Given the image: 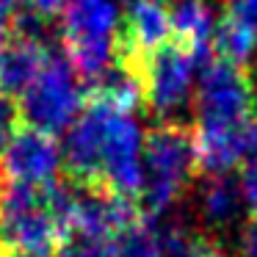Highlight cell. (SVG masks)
<instances>
[{"label":"cell","mask_w":257,"mask_h":257,"mask_svg":"<svg viewBox=\"0 0 257 257\" xmlns=\"http://www.w3.org/2000/svg\"><path fill=\"white\" fill-rule=\"evenodd\" d=\"M141 163H144V188L139 205L150 216H161L180 199L191 177L199 172L194 127L177 122L155 124L141 147Z\"/></svg>","instance_id":"obj_1"},{"label":"cell","mask_w":257,"mask_h":257,"mask_svg":"<svg viewBox=\"0 0 257 257\" xmlns=\"http://www.w3.org/2000/svg\"><path fill=\"white\" fill-rule=\"evenodd\" d=\"M67 229L56 216L47 191L0 183V251L50 257L61 249Z\"/></svg>","instance_id":"obj_2"},{"label":"cell","mask_w":257,"mask_h":257,"mask_svg":"<svg viewBox=\"0 0 257 257\" xmlns=\"http://www.w3.org/2000/svg\"><path fill=\"white\" fill-rule=\"evenodd\" d=\"M80 86L83 83L78 80L67 56H50L39 78L17 102L20 124L45 130L50 136L67 130L86 102V91H80Z\"/></svg>","instance_id":"obj_3"},{"label":"cell","mask_w":257,"mask_h":257,"mask_svg":"<svg viewBox=\"0 0 257 257\" xmlns=\"http://www.w3.org/2000/svg\"><path fill=\"white\" fill-rule=\"evenodd\" d=\"M207 58H210V53L202 56V53L180 45L177 39L163 42L161 47L141 56L133 72L139 75L141 86H144V108L166 119L180 105H185L196 67H205Z\"/></svg>","instance_id":"obj_4"},{"label":"cell","mask_w":257,"mask_h":257,"mask_svg":"<svg viewBox=\"0 0 257 257\" xmlns=\"http://www.w3.org/2000/svg\"><path fill=\"white\" fill-rule=\"evenodd\" d=\"M199 122L229 124L257 116V94L251 75L243 64H232L210 56L199 69V91H196Z\"/></svg>","instance_id":"obj_5"},{"label":"cell","mask_w":257,"mask_h":257,"mask_svg":"<svg viewBox=\"0 0 257 257\" xmlns=\"http://www.w3.org/2000/svg\"><path fill=\"white\" fill-rule=\"evenodd\" d=\"M64 158L56 136L45 130L17 124L9 144L0 152V183H17L47 191L58 183Z\"/></svg>","instance_id":"obj_6"},{"label":"cell","mask_w":257,"mask_h":257,"mask_svg":"<svg viewBox=\"0 0 257 257\" xmlns=\"http://www.w3.org/2000/svg\"><path fill=\"white\" fill-rule=\"evenodd\" d=\"M141 130L130 113H111L102 139L100 183L102 188L139 202L144 188V163H141Z\"/></svg>","instance_id":"obj_7"},{"label":"cell","mask_w":257,"mask_h":257,"mask_svg":"<svg viewBox=\"0 0 257 257\" xmlns=\"http://www.w3.org/2000/svg\"><path fill=\"white\" fill-rule=\"evenodd\" d=\"M194 136L199 172L210 174V177L232 172L257 155V116L229 124L199 122L194 127Z\"/></svg>","instance_id":"obj_8"},{"label":"cell","mask_w":257,"mask_h":257,"mask_svg":"<svg viewBox=\"0 0 257 257\" xmlns=\"http://www.w3.org/2000/svg\"><path fill=\"white\" fill-rule=\"evenodd\" d=\"M50 56L53 53L42 42L9 34V39L0 45V94L9 100L23 97L39 78Z\"/></svg>","instance_id":"obj_9"},{"label":"cell","mask_w":257,"mask_h":257,"mask_svg":"<svg viewBox=\"0 0 257 257\" xmlns=\"http://www.w3.org/2000/svg\"><path fill=\"white\" fill-rule=\"evenodd\" d=\"M119 9L113 0H69L61 12V39H116Z\"/></svg>","instance_id":"obj_10"},{"label":"cell","mask_w":257,"mask_h":257,"mask_svg":"<svg viewBox=\"0 0 257 257\" xmlns=\"http://www.w3.org/2000/svg\"><path fill=\"white\" fill-rule=\"evenodd\" d=\"M213 12L205 0H177L172 9V36L180 45L207 56L213 42Z\"/></svg>","instance_id":"obj_11"},{"label":"cell","mask_w":257,"mask_h":257,"mask_svg":"<svg viewBox=\"0 0 257 257\" xmlns=\"http://www.w3.org/2000/svg\"><path fill=\"white\" fill-rule=\"evenodd\" d=\"M240 207H243V196H240L238 183L227 177V174H216L207 180L199 196V210L210 227H227L238 218Z\"/></svg>","instance_id":"obj_12"},{"label":"cell","mask_w":257,"mask_h":257,"mask_svg":"<svg viewBox=\"0 0 257 257\" xmlns=\"http://www.w3.org/2000/svg\"><path fill=\"white\" fill-rule=\"evenodd\" d=\"M163 257H227V249L213 235L188 224H174L161 232Z\"/></svg>","instance_id":"obj_13"},{"label":"cell","mask_w":257,"mask_h":257,"mask_svg":"<svg viewBox=\"0 0 257 257\" xmlns=\"http://www.w3.org/2000/svg\"><path fill=\"white\" fill-rule=\"evenodd\" d=\"M111 257H163L161 232L147 221H136L119 235L108 238Z\"/></svg>","instance_id":"obj_14"},{"label":"cell","mask_w":257,"mask_h":257,"mask_svg":"<svg viewBox=\"0 0 257 257\" xmlns=\"http://www.w3.org/2000/svg\"><path fill=\"white\" fill-rule=\"evenodd\" d=\"M224 17L235 20L257 36V0H224Z\"/></svg>","instance_id":"obj_15"},{"label":"cell","mask_w":257,"mask_h":257,"mask_svg":"<svg viewBox=\"0 0 257 257\" xmlns=\"http://www.w3.org/2000/svg\"><path fill=\"white\" fill-rule=\"evenodd\" d=\"M238 188H240V196H243V205L251 210V216H257V155L243 163Z\"/></svg>","instance_id":"obj_16"},{"label":"cell","mask_w":257,"mask_h":257,"mask_svg":"<svg viewBox=\"0 0 257 257\" xmlns=\"http://www.w3.org/2000/svg\"><path fill=\"white\" fill-rule=\"evenodd\" d=\"M17 124H20V113H17L14 100L0 94V152L9 144V139H12V133L17 130Z\"/></svg>","instance_id":"obj_17"},{"label":"cell","mask_w":257,"mask_h":257,"mask_svg":"<svg viewBox=\"0 0 257 257\" xmlns=\"http://www.w3.org/2000/svg\"><path fill=\"white\" fill-rule=\"evenodd\" d=\"M238 257H257V216L243 224L238 235Z\"/></svg>","instance_id":"obj_18"},{"label":"cell","mask_w":257,"mask_h":257,"mask_svg":"<svg viewBox=\"0 0 257 257\" xmlns=\"http://www.w3.org/2000/svg\"><path fill=\"white\" fill-rule=\"evenodd\" d=\"M69 0H23V9H28V12L34 14H42V17H56V14L64 12V6H67Z\"/></svg>","instance_id":"obj_19"},{"label":"cell","mask_w":257,"mask_h":257,"mask_svg":"<svg viewBox=\"0 0 257 257\" xmlns=\"http://www.w3.org/2000/svg\"><path fill=\"white\" fill-rule=\"evenodd\" d=\"M17 12V0H0V23H9Z\"/></svg>","instance_id":"obj_20"},{"label":"cell","mask_w":257,"mask_h":257,"mask_svg":"<svg viewBox=\"0 0 257 257\" xmlns=\"http://www.w3.org/2000/svg\"><path fill=\"white\" fill-rule=\"evenodd\" d=\"M9 39V23H0V45Z\"/></svg>","instance_id":"obj_21"},{"label":"cell","mask_w":257,"mask_h":257,"mask_svg":"<svg viewBox=\"0 0 257 257\" xmlns=\"http://www.w3.org/2000/svg\"><path fill=\"white\" fill-rule=\"evenodd\" d=\"M0 257H25V254H9V251H0Z\"/></svg>","instance_id":"obj_22"}]
</instances>
